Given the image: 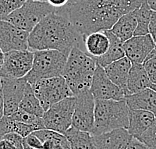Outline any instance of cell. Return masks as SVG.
<instances>
[{"instance_id":"1","label":"cell","mask_w":156,"mask_h":149,"mask_svg":"<svg viewBox=\"0 0 156 149\" xmlns=\"http://www.w3.org/2000/svg\"><path fill=\"white\" fill-rule=\"evenodd\" d=\"M147 0H80L65 6L74 27L83 36L110 30L120 17L133 11Z\"/></svg>"},{"instance_id":"2","label":"cell","mask_w":156,"mask_h":149,"mask_svg":"<svg viewBox=\"0 0 156 149\" xmlns=\"http://www.w3.org/2000/svg\"><path fill=\"white\" fill-rule=\"evenodd\" d=\"M29 49L58 50L69 55L74 47L84 50V36L74 27L66 8H57L42 19L29 33Z\"/></svg>"},{"instance_id":"3","label":"cell","mask_w":156,"mask_h":149,"mask_svg":"<svg viewBox=\"0 0 156 149\" xmlns=\"http://www.w3.org/2000/svg\"><path fill=\"white\" fill-rule=\"evenodd\" d=\"M97 62L79 47L70 51L62 76L74 96L90 90Z\"/></svg>"},{"instance_id":"4","label":"cell","mask_w":156,"mask_h":149,"mask_svg":"<svg viewBox=\"0 0 156 149\" xmlns=\"http://www.w3.org/2000/svg\"><path fill=\"white\" fill-rule=\"evenodd\" d=\"M130 108L124 100L95 99L94 126L91 135L118 128H128Z\"/></svg>"},{"instance_id":"5","label":"cell","mask_w":156,"mask_h":149,"mask_svg":"<svg viewBox=\"0 0 156 149\" xmlns=\"http://www.w3.org/2000/svg\"><path fill=\"white\" fill-rule=\"evenodd\" d=\"M33 64L30 72L25 76L28 83L46 78L62 76L68 55L58 50H35Z\"/></svg>"},{"instance_id":"6","label":"cell","mask_w":156,"mask_h":149,"mask_svg":"<svg viewBox=\"0 0 156 149\" xmlns=\"http://www.w3.org/2000/svg\"><path fill=\"white\" fill-rule=\"evenodd\" d=\"M57 8L49 4L47 1H31L27 0L20 8L2 17L0 20L8 21L16 27L27 32H31L35 26Z\"/></svg>"},{"instance_id":"7","label":"cell","mask_w":156,"mask_h":149,"mask_svg":"<svg viewBox=\"0 0 156 149\" xmlns=\"http://www.w3.org/2000/svg\"><path fill=\"white\" fill-rule=\"evenodd\" d=\"M31 86L45 111L53 104L74 96L63 76L41 79L31 84Z\"/></svg>"},{"instance_id":"8","label":"cell","mask_w":156,"mask_h":149,"mask_svg":"<svg viewBox=\"0 0 156 149\" xmlns=\"http://www.w3.org/2000/svg\"><path fill=\"white\" fill-rule=\"evenodd\" d=\"M75 104L76 96H70L49 107L42 116L45 128L65 134L72 127Z\"/></svg>"},{"instance_id":"9","label":"cell","mask_w":156,"mask_h":149,"mask_svg":"<svg viewBox=\"0 0 156 149\" xmlns=\"http://www.w3.org/2000/svg\"><path fill=\"white\" fill-rule=\"evenodd\" d=\"M33 58L34 52L30 49L6 52L4 62L0 68V78H24L32 68Z\"/></svg>"},{"instance_id":"10","label":"cell","mask_w":156,"mask_h":149,"mask_svg":"<svg viewBox=\"0 0 156 149\" xmlns=\"http://www.w3.org/2000/svg\"><path fill=\"white\" fill-rule=\"evenodd\" d=\"M95 98L91 91H85L76 96V104L72 117V127L90 132L94 126Z\"/></svg>"},{"instance_id":"11","label":"cell","mask_w":156,"mask_h":149,"mask_svg":"<svg viewBox=\"0 0 156 149\" xmlns=\"http://www.w3.org/2000/svg\"><path fill=\"white\" fill-rule=\"evenodd\" d=\"M90 91L95 99L102 100H124L125 91L107 76L104 67L97 64L92 79Z\"/></svg>"},{"instance_id":"12","label":"cell","mask_w":156,"mask_h":149,"mask_svg":"<svg viewBox=\"0 0 156 149\" xmlns=\"http://www.w3.org/2000/svg\"><path fill=\"white\" fill-rule=\"evenodd\" d=\"M29 32L16 27L8 21L0 20V47L4 53L14 50H27Z\"/></svg>"},{"instance_id":"13","label":"cell","mask_w":156,"mask_h":149,"mask_svg":"<svg viewBox=\"0 0 156 149\" xmlns=\"http://www.w3.org/2000/svg\"><path fill=\"white\" fill-rule=\"evenodd\" d=\"M0 80L4 99V116H10L19 109L28 82L25 77L19 79L0 78Z\"/></svg>"},{"instance_id":"14","label":"cell","mask_w":156,"mask_h":149,"mask_svg":"<svg viewBox=\"0 0 156 149\" xmlns=\"http://www.w3.org/2000/svg\"><path fill=\"white\" fill-rule=\"evenodd\" d=\"M125 56L132 63L143 64L145 59L155 49L156 44L150 34L134 35L123 43Z\"/></svg>"},{"instance_id":"15","label":"cell","mask_w":156,"mask_h":149,"mask_svg":"<svg viewBox=\"0 0 156 149\" xmlns=\"http://www.w3.org/2000/svg\"><path fill=\"white\" fill-rule=\"evenodd\" d=\"M96 149H127L133 139L128 129L118 128L98 135H92Z\"/></svg>"},{"instance_id":"16","label":"cell","mask_w":156,"mask_h":149,"mask_svg":"<svg viewBox=\"0 0 156 149\" xmlns=\"http://www.w3.org/2000/svg\"><path fill=\"white\" fill-rule=\"evenodd\" d=\"M131 66H132V62L126 56H124L104 67L107 76L110 78L113 83H115L117 86L125 91V95L127 91V80H128Z\"/></svg>"},{"instance_id":"17","label":"cell","mask_w":156,"mask_h":149,"mask_svg":"<svg viewBox=\"0 0 156 149\" xmlns=\"http://www.w3.org/2000/svg\"><path fill=\"white\" fill-rule=\"evenodd\" d=\"M156 122L154 112L148 110H130L128 131L134 138H138Z\"/></svg>"},{"instance_id":"18","label":"cell","mask_w":156,"mask_h":149,"mask_svg":"<svg viewBox=\"0 0 156 149\" xmlns=\"http://www.w3.org/2000/svg\"><path fill=\"white\" fill-rule=\"evenodd\" d=\"M125 101L130 110H148L156 111V91L148 87L137 93L128 94L125 96Z\"/></svg>"},{"instance_id":"19","label":"cell","mask_w":156,"mask_h":149,"mask_svg":"<svg viewBox=\"0 0 156 149\" xmlns=\"http://www.w3.org/2000/svg\"><path fill=\"white\" fill-rule=\"evenodd\" d=\"M109 45L110 40L106 31H96L84 36V51L94 59L104 55Z\"/></svg>"},{"instance_id":"20","label":"cell","mask_w":156,"mask_h":149,"mask_svg":"<svg viewBox=\"0 0 156 149\" xmlns=\"http://www.w3.org/2000/svg\"><path fill=\"white\" fill-rule=\"evenodd\" d=\"M151 81L145 70L143 64L132 63L130 68L128 80H127V91L126 95L137 93L143 89L150 87ZM125 95V96H126Z\"/></svg>"},{"instance_id":"21","label":"cell","mask_w":156,"mask_h":149,"mask_svg":"<svg viewBox=\"0 0 156 149\" xmlns=\"http://www.w3.org/2000/svg\"><path fill=\"white\" fill-rule=\"evenodd\" d=\"M136 27L137 19L135 12L133 10V11H130L120 17L110 30L120 40L125 42L126 40H128V39L134 36Z\"/></svg>"},{"instance_id":"22","label":"cell","mask_w":156,"mask_h":149,"mask_svg":"<svg viewBox=\"0 0 156 149\" xmlns=\"http://www.w3.org/2000/svg\"><path fill=\"white\" fill-rule=\"evenodd\" d=\"M34 133L43 143V149H71L70 142L65 134L47 128L39 129Z\"/></svg>"},{"instance_id":"23","label":"cell","mask_w":156,"mask_h":149,"mask_svg":"<svg viewBox=\"0 0 156 149\" xmlns=\"http://www.w3.org/2000/svg\"><path fill=\"white\" fill-rule=\"evenodd\" d=\"M105 31L109 40H110V45H109L108 50L104 55L95 59L97 64L101 65L102 67L107 66L110 63L125 56V51H124V47H123L124 42L120 40L114 33H112L111 30H105Z\"/></svg>"},{"instance_id":"24","label":"cell","mask_w":156,"mask_h":149,"mask_svg":"<svg viewBox=\"0 0 156 149\" xmlns=\"http://www.w3.org/2000/svg\"><path fill=\"white\" fill-rule=\"evenodd\" d=\"M65 136L68 138L71 149H96L90 132L71 127L65 132Z\"/></svg>"},{"instance_id":"25","label":"cell","mask_w":156,"mask_h":149,"mask_svg":"<svg viewBox=\"0 0 156 149\" xmlns=\"http://www.w3.org/2000/svg\"><path fill=\"white\" fill-rule=\"evenodd\" d=\"M19 109L29 112L31 114H34L38 117H42L44 114L45 110L42 107V105L39 101V99L35 95L33 88L30 83H27L25 92H24L23 98L20 102Z\"/></svg>"},{"instance_id":"26","label":"cell","mask_w":156,"mask_h":149,"mask_svg":"<svg viewBox=\"0 0 156 149\" xmlns=\"http://www.w3.org/2000/svg\"><path fill=\"white\" fill-rule=\"evenodd\" d=\"M134 12H135L137 19V27L134 35L149 34V24L153 9L151 8V6L148 4L147 1H145L140 7L134 9Z\"/></svg>"},{"instance_id":"27","label":"cell","mask_w":156,"mask_h":149,"mask_svg":"<svg viewBox=\"0 0 156 149\" xmlns=\"http://www.w3.org/2000/svg\"><path fill=\"white\" fill-rule=\"evenodd\" d=\"M9 117L13 120H16V121L26 123V124H31V125H35V126H37L39 129L45 128L42 117H38L34 114H31L29 112L21 110V109H18L15 113H13V114L10 115Z\"/></svg>"},{"instance_id":"28","label":"cell","mask_w":156,"mask_h":149,"mask_svg":"<svg viewBox=\"0 0 156 149\" xmlns=\"http://www.w3.org/2000/svg\"><path fill=\"white\" fill-rule=\"evenodd\" d=\"M27 0H0V19L20 8Z\"/></svg>"},{"instance_id":"29","label":"cell","mask_w":156,"mask_h":149,"mask_svg":"<svg viewBox=\"0 0 156 149\" xmlns=\"http://www.w3.org/2000/svg\"><path fill=\"white\" fill-rule=\"evenodd\" d=\"M143 66L152 84H156V47L143 62Z\"/></svg>"},{"instance_id":"30","label":"cell","mask_w":156,"mask_h":149,"mask_svg":"<svg viewBox=\"0 0 156 149\" xmlns=\"http://www.w3.org/2000/svg\"><path fill=\"white\" fill-rule=\"evenodd\" d=\"M137 139L152 149H156V122Z\"/></svg>"},{"instance_id":"31","label":"cell","mask_w":156,"mask_h":149,"mask_svg":"<svg viewBox=\"0 0 156 149\" xmlns=\"http://www.w3.org/2000/svg\"><path fill=\"white\" fill-rule=\"evenodd\" d=\"M24 140H25V142L27 143V145L30 148H32V149H43V143H42V141L40 140V138H39L34 132H32L28 136H26L25 138H24Z\"/></svg>"},{"instance_id":"32","label":"cell","mask_w":156,"mask_h":149,"mask_svg":"<svg viewBox=\"0 0 156 149\" xmlns=\"http://www.w3.org/2000/svg\"><path fill=\"white\" fill-rule=\"evenodd\" d=\"M149 34L153 38L156 44V10H153V12H152V16L149 24Z\"/></svg>"},{"instance_id":"33","label":"cell","mask_w":156,"mask_h":149,"mask_svg":"<svg viewBox=\"0 0 156 149\" xmlns=\"http://www.w3.org/2000/svg\"><path fill=\"white\" fill-rule=\"evenodd\" d=\"M127 149H152L151 147L147 146L146 144L142 143L141 141H139L137 139V138H134L131 140V142L129 144V146Z\"/></svg>"},{"instance_id":"34","label":"cell","mask_w":156,"mask_h":149,"mask_svg":"<svg viewBox=\"0 0 156 149\" xmlns=\"http://www.w3.org/2000/svg\"><path fill=\"white\" fill-rule=\"evenodd\" d=\"M0 149H17V147L4 135H2L0 136Z\"/></svg>"},{"instance_id":"35","label":"cell","mask_w":156,"mask_h":149,"mask_svg":"<svg viewBox=\"0 0 156 149\" xmlns=\"http://www.w3.org/2000/svg\"><path fill=\"white\" fill-rule=\"evenodd\" d=\"M46 1L55 8H63L69 3V0H46Z\"/></svg>"},{"instance_id":"36","label":"cell","mask_w":156,"mask_h":149,"mask_svg":"<svg viewBox=\"0 0 156 149\" xmlns=\"http://www.w3.org/2000/svg\"><path fill=\"white\" fill-rule=\"evenodd\" d=\"M4 116V99H3L2 85L0 86V120Z\"/></svg>"},{"instance_id":"37","label":"cell","mask_w":156,"mask_h":149,"mask_svg":"<svg viewBox=\"0 0 156 149\" xmlns=\"http://www.w3.org/2000/svg\"><path fill=\"white\" fill-rule=\"evenodd\" d=\"M4 57H5V53L1 49V47H0V68H1L3 62H4Z\"/></svg>"},{"instance_id":"38","label":"cell","mask_w":156,"mask_h":149,"mask_svg":"<svg viewBox=\"0 0 156 149\" xmlns=\"http://www.w3.org/2000/svg\"><path fill=\"white\" fill-rule=\"evenodd\" d=\"M148 4L151 6V8L153 10H156V0H147Z\"/></svg>"},{"instance_id":"39","label":"cell","mask_w":156,"mask_h":149,"mask_svg":"<svg viewBox=\"0 0 156 149\" xmlns=\"http://www.w3.org/2000/svg\"><path fill=\"white\" fill-rule=\"evenodd\" d=\"M78 1H80V0H69V3H68V5H67V6L72 5V4H75V3H77Z\"/></svg>"},{"instance_id":"40","label":"cell","mask_w":156,"mask_h":149,"mask_svg":"<svg viewBox=\"0 0 156 149\" xmlns=\"http://www.w3.org/2000/svg\"><path fill=\"white\" fill-rule=\"evenodd\" d=\"M150 88H152V89H154V90L156 91V84H152V83H151Z\"/></svg>"},{"instance_id":"41","label":"cell","mask_w":156,"mask_h":149,"mask_svg":"<svg viewBox=\"0 0 156 149\" xmlns=\"http://www.w3.org/2000/svg\"><path fill=\"white\" fill-rule=\"evenodd\" d=\"M31 1H46V0H31Z\"/></svg>"},{"instance_id":"42","label":"cell","mask_w":156,"mask_h":149,"mask_svg":"<svg viewBox=\"0 0 156 149\" xmlns=\"http://www.w3.org/2000/svg\"><path fill=\"white\" fill-rule=\"evenodd\" d=\"M154 114H155V118H156V111L154 112Z\"/></svg>"},{"instance_id":"43","label":"cell","mask_w":156,"mask_h":149,"mask_svg":"<svg viewBox=\"0 0 156 149\" xmlns=\"http://www.w3.org/2000/svg\"><path fill=\"white\" fill-rule=\"evenodd\" d=\"M0 86H1V80H0Z\"/></svg>"}]
</instances>
